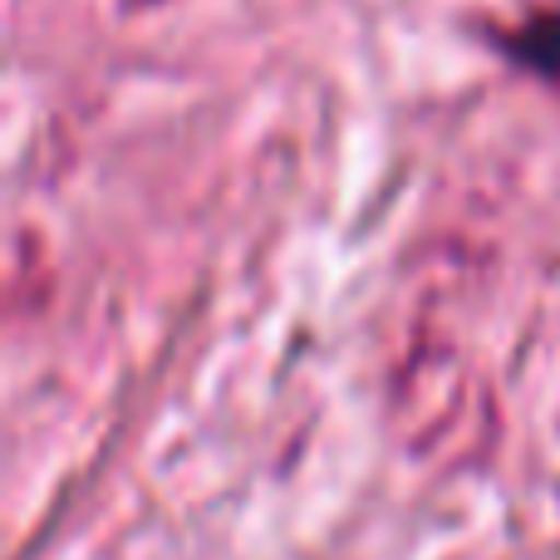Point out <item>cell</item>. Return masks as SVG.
<instances>
[{"mask_svg":"<svg viewBox=\"0 0 560 560\" xmlns=\"http://www.w3.org/2000/svg\"><path fill=\"white\" fill-rule=\"evenodd\" d=\"M512 55L522 59V65L560 79V15H546V20H536V25H526L522 35L512 39Z\"/></svg>","mask_w":560,"mask_h":560,"instance_id":"6da1fadb","label":"cell"}]
</instances>
